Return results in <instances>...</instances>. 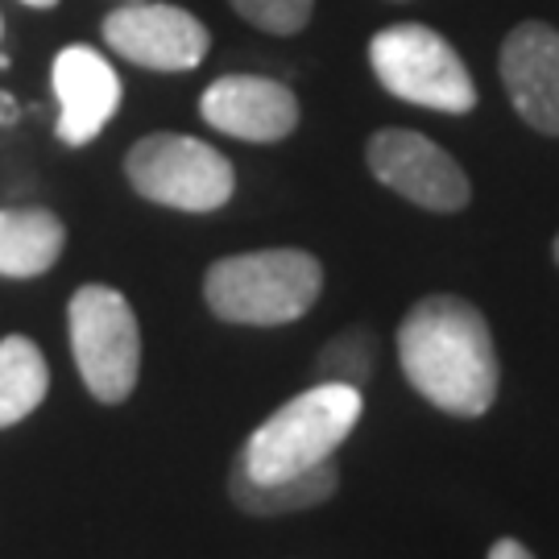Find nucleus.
<instances>
[{
    "label": "nucleus",
    "instance_id": "obj_1",
    "mask_svg": "<svg viewBox=\"0 0 559 559\" xmlns=\"http://www.w3.org/2000/svg\"><path fill=\"white\" fill-rule=\"evenodd\" d=\"M399 365L415 394L456 419L498 402L501 365L489 320L460 295H427L399 323Z\"/></svg>",
    "mask_w": 559,
    "mask_h": 559
},
{
    "label": "nucleus",
    "instance_id": "obj_2",
    "mask_svg": "<svg viewBox=\"0 0 559 559\" xmlns=\"http://www.w3.org/2000/svg\"><path fill=\"white\" fill-rule=\"evenodd\" d=\"M323 290V265L307 249H253L212 261L203 278L207 311L224 323L282 328L302 320Z\"/></svg>",
    "mask_w": 559,
    "mask_h": 559
},
{
    "label": "nucleus",
    "instance_id": "obj_3",
    "mask_svg": "<svg viewBox=\"0 0 559 559\" xmlns=\"http://www.w3.org/2000/svg\"><path fill=\"white\" fill-rule=\"evenodd\" d=\"M360 411V390L357 385H336V381H316L311 390H302L274 411L249 436L240 448L237 464L253 480H286L311 473L332 460L340 443L353 436Z\"/></svg>",
    "mask_w": 559,
    "mask_h": 559
},
{
    "label": "nucleus",
    "instance_id": "obj_4",
    "mask_svg": "<svg viewBox=\"0 0 559 559\" xmlns=\"http://www.w3.org/2000/svg\"><path fill=\"white\" fill-rule=\"evenodd\" d=\"M369 67L381 87L406 104L448 112V117H464L477 108V83L468 75V67L456 55V46L431 25L402 21L373 34Z\"/></svg>",
    "mask_w": 559,
    "mask_h": 559
},
{
    "label": "nucleus",
    "instance_id": "obj_5",
    "mask_svg": "<svg viewBox=\"0 0 559 559\" xmlns=\"http://www.w3.org/2000/svg\"><path fill=\"white\" fill-rule=\"evenodd\" d=\"M71 357L87 394L104 406H120L141 378V328L129 299L112 286H80L67 302Z\"/></svg>",
    "mask_w": 559,
    "mask_h": 559
},
{
    "label": "nucleus",
    "instance_id": "obj_6",
    "mask_svg": "<svg viewBox=\"0 0 559 559\" xmlns=\"http://www.w3.org/2000/svg\"><path fill=\"white\" fill-rule=\"evenodd\" d=\"M124 179L141 200L175 212H221L237 191V170L221 150L187 133H150L124 154Z\"/></svg>",
    "mask_w": 559,
    "mask_h": 559
},
{
    "label": "nucleus",
    "instance_id": "obj_7",
    "mask_svg": "<svg viewBox=\"0 0 559 559\" xmlns=\"http://www.w3.org/2000/svg\"><path fill=\"white\" fill-rule=\"evenodd\" d=\"M369 175L423 212H460L473 200L460 162L415 129H381L365 145Z\"/></svg>",
    "mask_w": 559,
    "mask_h": 559
},
{
    "label": "nucleus",
    "instance_id": "obj_8",
    "mask_svg": "<svg viewBox=\"0 0 559 559\" xmlns=\"http://www.w3.org/2000/svg\"><path fill=\"white\" fill-rule=\"evenodd\" d=\"M104 46L145 71H195L207 55V25L187 9L129 0L104 17Z\"/></svg>",
    "mask_w": 559,
    "mask_h": 559
},
{
    "label": "nucleus",
    "instance_id": "obj_9",
    "mask_svg": "<svg viewBox=\"0 0 559 559\" xmlns=\"http://www.w3.org/2000/svg\"><path fill=\"white\" fill-rule=\"evenodd\" d=\"M501 87L535 133L559 138V29L547 21L514 25L498 55Z\"/></svg>",
    "mask_w": 559,
    "mask_h": 559
},
{
    "label": "nucleus",
    "instance_id": "obj_10",
    "mask_svg": "<svg viewBox=\"0 0 559 559\" xmlns=\"http://www.w3.org/2000/svg\"><path fill=\"white\" fill-rule=\"evenodd\" d=\"M50 83L59 96V120L55 133L62 145H87L104 133V124L117 117L120 108V83L117 67L104 59L92 46H67L50 67Z\"/></svg>",
    "mask_w": 559,
    "mask_h": 559
},
{
    "label": "nucleus",
    "instance_id": "obj_11",
    "mask_svg": "<svg viewBox=\"0 0 559 559\" xmlns=\"http://www.w3.org/2000/svg\"><path fill=\"white\" fill-rule=\"evenodd\" d=\"M200 112L212 129L237 141H253V145L290 138L299 124L295 92L265 75H224L203 92Z\"/></svg>",
    "mask_w": 559,
    "mask_h": 559
},
{
    "label": "nucleus",
    "instance_id": "obj_12",
    "mask_svg": "<svg viewBox=\"0 0 559 559\" xmlns=\"http://www.w3.org/2000/svg\"><path fill=\"white\" fill-rule=\"evenodd\" d=\"M340 485L336 464L328 460L311 473L286 480H253L240 464H233L228 473V498L237 510L253 514V519H282V514H299V510H316L323 501H332Z\"/></svg>",
    "mask_w": 559,
    "mask_h": 559
},
{
    "label": "nucleus",
    "instance_id": "obj_13",
    "mask_svg": "<svg viewBox=\"0 0 559 559\" xmlns=\"http://www.w3.org/2000/svg\"><path fill=\"white\" fill-rule=\"evenodd\" d=\"M67 228L46 207H0V278H38L55 270Z\"/></svg>",
    "mask_w": 559,
    "mask_h": 559
},
{
    "label": "nucleus",
    "instance_id": "obj_14",
    "mask_svg": "<svg viewBox=\"0 0 559 559\" xmlns=\"http://www.w3.org/2000/svg\"><path fill=\"white\" fill-rule=\"evenodd\" d=\"M50 394V365L29 336L0 340V431L29 419Z\"/></svg>",
    "mask_w": 559,
    "mask_h": 559
},
{
    "label": "nucleus",
    "instance_id": "obj_15",
    "mask_svg": "<svg viewBox=\"0 0 559 559\" xmlns=\"http://www.w3.org/2000/svg\"><path fill=\"white\" fill-rule=\"evenodd\" d=\"M373 369H378V336L365 323L344 328L311 360V378L316 381H336V385H357V390L369 385Z\"/></svg>",
    "mask_w": 559,
    "mask_h": 559
},
{
    "label": "nucleus",
    "instance_id": "obj_16",
    "mask_svg": "<svg viewBox=\"0 0 559 559\" xmlns=\"http://www.w3.org/2000/svg\"><path fill=\"white\" fill-rule=\"evenodd\" d=\"M228 4L249 25H258L265 34H278V38L299 34L302 25L311 21V9H316V0H228Z\"/></svg>",
    "mask_w": 559,
    "mask_h": 559
},
{
    "label": "nucleus",
    "instance_id": "obj_17",
    "mask_svg": "<svg viewBox=\"0 0 559 559\" xmlns=\"http://www.w3.org/2000/svg\"><path fill=\"white\" fill-rule=\"evenodd\" d=\"M489 559H535L531 556V547L519 539H498L493 547H489Z\"/></svg>",
    "mask_w": 559,
    "mask_h": 559
},
{
    "label": "nucleus",
    "instance_id": "obj_18",
    "mask_svg": "<svg viewBox=\"0 0 559 559\" xmlns=\"http://www.w3.org/2000/svg\"><path fill=\"white\" fill-rule=\"evenodd\" d=\"M21 117V108H17V100L9 96V92H0V124H13V120Z\"/></svg>",
    "mask_w": 559,
    "mask_h": 559
},
{
    "label": "nucleus",
    "instance_id": "obj_19",
    "mask_svg": "<svg viewBox=\"0 0 559 559\" xmlns=\"http://www.w3.org/2000/svg\"><path fill=\"white\" fill-rule=\"evenodd\" d=\"M21 4H29V9H55L59 0H21Z\"/></svg>",
    "mask_w": 559,
    "mask_h": 559
},
{
    "label": "nucleus",
    "instance_id": "obj_20",
    "mask_svg": "<svg viewBox=\"0 0 559 559\" xmlns=\"http://www.w3.org/2000/svg\"><path fill=\"white\" fill-rule=\"evenodd\" d=\"M551 253H556V265H559V237H556V245H551Z\"/></svg>",
    "mask_w": 559,
    "mask_h": 559
},
{
    "label": "nucleus",
    "instance_id": "obj_21",
    "mask_svg": "<svg viewBox=\"0 0 559 559\" xmlns=\"http://www.w3.org/2000/svg\"><path fill=\"white\" fill-rule=\"evenodd\" d=\"M0 38H4V17H0Z\"/></svg>",
    "mask_w": 559,
    "mask_h": 559
}]
</instances>
